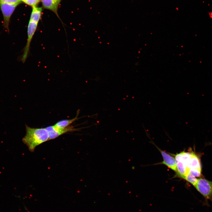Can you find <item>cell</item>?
<instances>
[{
	"instance_id": "cell-7",
	"label": "cell",
	"mask_w": 212,
	"mask_h": 212,
	"mask_svg": "<svg viewBox=\"0 0 212 212\" xmlns=\"http://www.w3.org/2000/svg\"><path fill=\"white\" fill-rule=\"evenodd\" d=\"M43 7L54 12L59 18L57 11L59 5L62 0H40Z\"/></svg>"
},
{
	"instance_id": "cell-3",
	"label": "cell",
	"mask_w": 212,
	"mask_h": 212,
	"mask_svg": "<svg viewBox=\"0 0 212 212\" xmlns=\"http://www.w3.org/2000/svg\"><path fill=\"white\" fill-rule=\"evenodd\" d=\"M197 191L203 197L205 201H212V181L203 178H198L194 186Z\"/></svg>"
},
{
	"instance_id": "cell-4",
	"label": "cell",
	"mask_w": 212,
	"mask_h": 212,
	"mask_svg": "<svg viewBox=\"0 0 212 212\" xmlns=\"http://www.w3.org/2000/svg\"><path fill=\"white\" fill-rule=\"evenodd\" d=\"M18 5L7 3L0 4V8L3 18V25L8 33L9 32V26L11 17Z\"/></svg>"
},
{
	"instance_id": "cell-1",
	"label": "cell",
	"mask_w": 212,
	"mask_h": 212,
	"mask_svg": "<svg viewBox=\"0 0 212 212\" xmlns=\"http://www.w3.org/2000/svg\"><path fill=\"white\" fill-rule=\"evenodd\" d=\"M25 126L26 133L22 141L31 152H33L37 146L49 140V134L45 128H32L27 125Z\"/></svg>"
},
{
	"instance_id": "cell-13",
	"label": "cell",
	"mask_w": 212,
	"mask_h": 212,
	"mask_svg": "<svg viewBox=\"0 0 212 212\" xmlns=\"http://www.w3.org/2000/svg\"><path fill=\"white\" fill-rule=\"evenodd\" d=\"M208 14L209 17L212 19V11L209 12Z\"/></svg>"
},
{
	"instance_id": "cell-12",
	"label": "cell",
	"mask_w": 212,
	"mask_h": 212,
	"mask_svg": "<svg viewBox=\"0 0 212 212\" xmlns=\"http://www.w3.org/2000/svg\"><path fill=\"white\" fill-rule=\"evenodd\" d=\"M21 2V0H0V3H7L19 5Z\"/></svg>"
},
{
	"instance_id": "cell-10",
	"label": "cell",
	"mask_w": 212,
	"mask_h": 212,
	"mask_svg": "<svg viewBox=\"0 0 212 212\" xmlns=\"http://www.w3.org/2000/svg\"><path fill=\"white\" fill-rule=\"evenodd\" d=\"M184 179L194 186L197 182L198 178L192 175L189 174Z\"/></svg>"
},
{
	"instance_id": "cell-11",
	"label": "cell",
	"mask_w": 212,
	"mask_h": 212,
	"mask_svg": "<svg viewBox=\"0 0 212 212\" xmlns=\"http://www.w3.org/2000/svg\"><path fill=\"white\" fill-rule=\"evenodd\" d=\"M40 1V0H22V1L26 4L33 7L37 6Z\"/></svg>"
},
{
	"instance_id": "cell-6",
	"label": "cell",
	"mask_w": 212,
	"mask_h": 212,
	"mask_svg": "<svg viewBox=\"0 0 212 212\" xmlns=\"http://www.w3.org/2000/svg\"><path fill=\"white\" fill-rule=\"evenodd\" d=\"M163 158L162 163L164 164L176 172V162L174 158L164 151L159 150Z\"/></svg>"
},
{
	"instance_id": "cell-5",
	"label": "cell",
	"mask_w": 212,
	"mask_h": 212,
	"mask_svg": "<svg viewBox=\"0 0 212 212\" xmlns=\"http://www.w3.org/2000/svg\"><path fill=\"white\" fill-rule=\"evenodd\" d=\"M49 136V140H53L67 132L76 131V129L72 126H69L63 128L58 127L55 125L50 126L45 128Z\"/></svg>"
},
{
	"instance_id": "cell-2",
	"label": "cell",
	"mask_w": 212,
	"mask_h": 212,
	"mask_svg": "<svg viewBox=\"0 0 212 212\" xmlns=\"http://www.w3.org/2000/svg\"><path fill=\"white\" fill-rule=\"evenodd\" d=\"M193 152L183 151L175 156L176 162V172L179 176L184 179L189 173L188 165Z\"/></svg>"
},
{
	"instance_id": "cell-9",
	"label": "cell",
	"mask_w": 212,
	"mask_h": 212,
	"mask_svg": "<svg viewBox=\"0 0 212 212\" xmlns=\"http://www.w3.org/2000/svg\"><path fill=\"white\" fill-rule=\"evenodd\" d=\"M72 119L64 120H60L57 122L54 125L56 127L60 128H63L67 127L70 125L72 123L76 120L77 119V117Z\"/></svg>"
},
{
	"instance_id": "cell-14",
	"label": "cell",
	"mask_w": 212,
	"mask_h": 212,
	"mask_svg": "<svg viewBox=\"0 0 212 212\" xmlns=\"http://www.w3.org/2000/svg\"><path fill=\"white\" fill-rule=\"evenodd\" d=\"M21 0V1H22V0Z\"/></svg>"
},
{
	"instance_id": "cell-8",
	"label": "cell",
	"mask_w": 212,
	"mask_h": 212,
	"mask_svg": "<svg viewBox=\"0 0 212 212\" xmlns=\"http://www.w3.org/2000/svg\"><path fill=\"white\" fill-rule=\"evenodd\" d=\"M42 9V7L37 6L32 7L30 21L39 23L41 17Z\"/></svg>"
}]
</instances>
